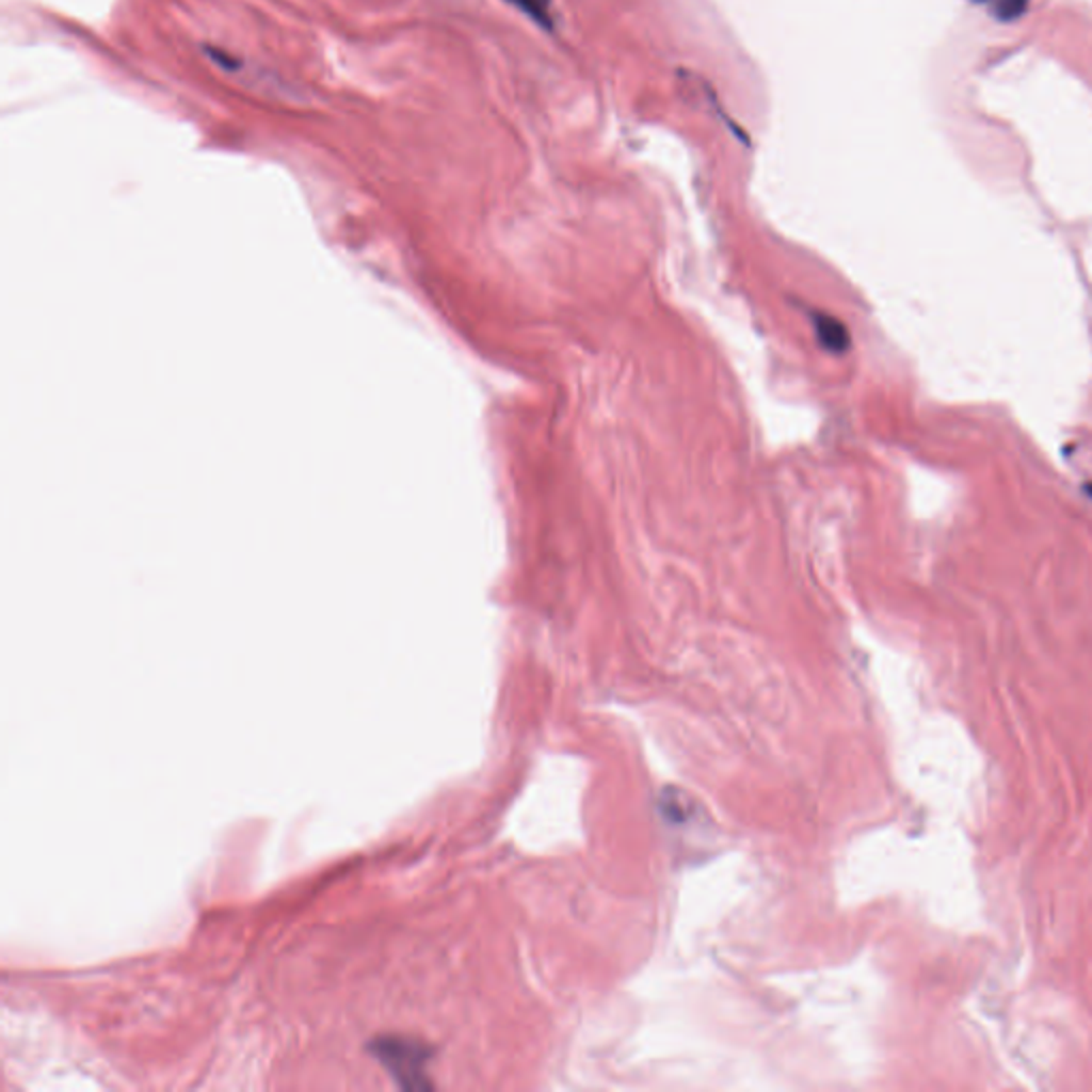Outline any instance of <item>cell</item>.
Here are the masks:
<instances>
[{
	"label": "cell",
	"instance_id": "6da1fadb",
	"mask_svg": "<svg viewBox=\"0 0 1092 1092\" xmlns=\"http://www.w3.org/2000/svg\"><path fill=\"white\" fill-rule=\"evenodd\" d=\"M373 1054L382 1060V1064L392 1073V1077L403 1088H427L424 1079V1062H427V1047L401 1037H386L375 1039Z\"/></svg>",
	"mask_w": 1092,
	"mask_h": 1092
},
{
	"label": "cell",
	"instance_id": "7a4b0ae2",
	"mask_svg": "<svg viewBox=\"0 0 1092 1092\" xmlns=\"http://www.w3.org/2000/svg\"><path fill=\"white\" fill-rule=\"evenodd\" d=\"M815 326H817V335H819L821 343L830 352H845L849 348V333H847V328L838 320H834L832 316L819 314V318L815 320Z\"/></svg>",
	"mask_w": 1092,
	"mask_h": 1092
},
{
	"label": "cell",
	"instance_id": "3957f363",
	"mask_svg": "<svg viewBox=\"0 0 1092 1092\" xmlns=\"http://www.w3.org/2000/svg\"><path fill=\"white\" fill-rule=\"evenodd\" d=\"M508 4L516 6L520 13H525L529 19L540 23L542 28H552V11L550 0H505Z\"/></svg>",
	"mask_w": 1092,
	"mask_h": 1092
},
{
	"label": "cell",
	"instance_id": "277c9868",
	"mask_svg": "<svg viewBox=\"0 0 1092 1092\" xmlns=\"http://www.w3.org/2000/svg\"><path fill=\"white\" fill-rule=\"evenodd\" d=\"M1030 0H994V15L1000 21H1015L1028 11Z\"/></svg>",
	"mask_w": 1092,
	"mask_h": 1092
},
{
	"label": "cell",
	"instance_id": "5b68a950",
	"mask_svg": "<svg viewBox=\"0 0 1092 1092\" xmlns=\"http://www.w3.org/2000/svg\"><path fill=\"white\" fill-rule=\"evenodd\" d=\"M1086 491L1092 495V484H1086Z\"/></svg>",
	"mask_w": 1092,
	"mask_h": 1092
}]
</instances>
